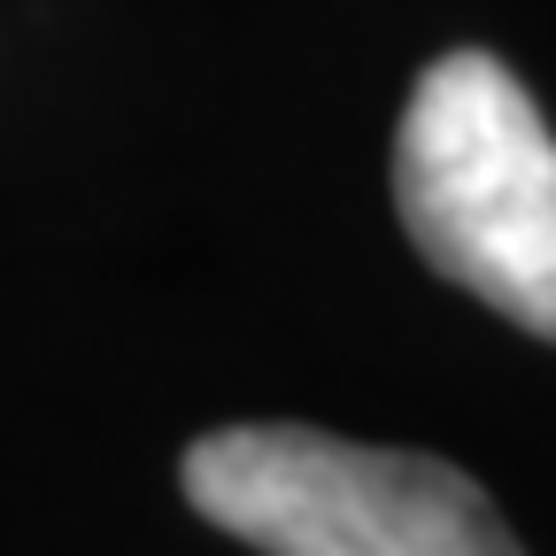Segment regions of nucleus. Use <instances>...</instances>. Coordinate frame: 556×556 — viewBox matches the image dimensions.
I'll return each instance as SVG.
<instances>
[{"label": "nucleus", "instance_id": "f257e3e1", "mask_svg": "<svg viewBox=\"0 0 556 556\" xmlns=\"http://www.w3.org/2000/svg\"><path fill=\"white\" fill-rule=\"evenodd\" d=\"M402 225L441 278L556 340V131L495 54H441L394 131Z\"/></svg>", "mask_w": 556, "mask_h": 556}, {"label": "nucleus", "instance_id": "f03ea898", "mask_svg": "<svg viewBox=\"0 0 556 556\" xmlns=\"http://www.w3.org/2000/svg\"><path fill=\"white\" fill-rule=\"evenodd\" d=\"M186 503L263 556H526L479 486L409 448L232 426L186 448Z\"/></svg>", "mask_w": 556, "mask_h": 556}]
</instances>
